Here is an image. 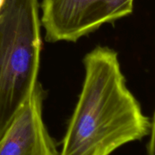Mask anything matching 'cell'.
<instances>
[{
	"instance_id": "cell-4",
	"label": "cell",
	"mask_w": 155,
	"mask_h": 155,
	"mask_svg": "<svg viewBox=\"0 0 155 155\" xmlns=\"http://www.w3.org/2000/svg\"><path fill=\"white\" fill-rule=\"evenodd\" d=\"M44 91L38 82L0 139V155H58L43 119Z\"/></svg>"
},
{
	"instance_id": "cell-2",
	"label": "cell",
	"mask_w": 155,
	"mask_h": 155,
	"mask_svg": "<svg viewBox=\"0 0 155 155\" xmlns=\"http://www.w3.org/2000/svg\"><path fill=\"white\" fill-rule=\"evenodd\" d=\"M39 0H4L0 10V139L38 83Z\"/></svg>"
},
{
	"instance_id": "cell-5",
	"label": "cell",
	"mask_w": 155,
	"mask_h": 155,
	"mask_svg": "<svg viewBox=\"0 0 155 155\" xmlns=\"http://www.w3.org/2000/svg\"><path fill=\"white\" fill-rule=\"evenodd\" d=\"M154 129L155 125L152 127L149 134L150 140L148 143V147H147V151H148L147 155H154Z\"/></svg>"
},
{
	"instance_id": "cell-3",
	"label": "cell",
	"mask_w": 155,
	"mask_h": 155,
	"mask_svg": "<svg viewBox=\"0 0 155 155\" xmlns=\"http://www.w3.org/2000/svg\"><path fill=\"white\" fill-rule=\"evenodd\" d=\"M135 0H42L40 22L48 42L78 41L131 15Z\"/></svg>"
},
{
	"instance_id": "cell-6",
	"label": "cell",
	"mask_w": 155,
	"mask_h": 155,
	"mask_svg": "<svg viewBox=\"0 0 155 155\" xmlns=\"http://www.w3.org/2000/svg\"><path fill=\"white\" fill-rule=\"evenodd\" d=\"M0 10H1V9H0Z\"/></svg>"
},
{
	"instance_id": "cell-1",
	"label": "cell",
	"mask_w": 155,
	"mask_h": 155,
	"mask_svg": "<svg viewBox=\"0 0 155 155\" xmlns=\"http://www.w3.org/2000/svg\"><path fill=\"white\" fill-rule=\"evenodd\" d=\"M84 78L58 155H111L149 136L154 124L127 86L118 53L98 45L83 58Z\"/></svg>"
}]
</instances>
